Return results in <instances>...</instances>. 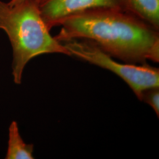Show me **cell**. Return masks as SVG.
I'll list each match as a JSON object with an SVG mask.
<instances>
[{"label": "cell", "mask_w": 159, "mask_h": 159, "mask_svg": "<svg viewBox=\"0 0 159 159\" xmlns=\"http://www.w3.org/2000/svg\"><path fill=\"white\" fill-rule=\"evenodd\" d=\"M0 29L6 32L11 44L12 75L18 84L25 66L34 57L52 53L70 56L63 44L51 36L41 16L39 3L34 0L14 5L0 1Z\"/></svg>", "instance_id": "7a4b0ae2"}, {"label": "cell", "mask_w": 159, "mask_h": 159, "mask_svg": "<svg viewBox=\"0 0 159 159\" xmlns=\"http://www.w3.org/2000/svg\"><path fill=\"white\" fill-rule=\"evenodd\" d=\"M142 100L149 104L155 111L157 116H159V89L155 87L144 91Z\"/></svg>", "instance_id": "52a82bcc"}, {"label": "cell", "mask_w": 159, "mask_h": 159, "mask_svg": "<svg viewBox=\"0 0 159 159\" xmlns=\"http://www.w3.org/2000/svg\"><path fill=\"white\" fill-rule=\"evenodd\" d=\"M125 11L159 30V0H124Z\"/></svg>", "instance_id": "5b68a950"}, {"label": "cell", "mask_w": 159, "mask_h": 159, "mask_svg": "<svg viewBox=\"0 0 159 159\" xmlns=\"http://www.w3.org/2000/svg\"><path fill=\"white\" fill-rule=\"evenodd\" d=\"M55 38L89 40L112 57L128 64L159 61V30L128 12L96 8L67 18Z\"/></svg>", "instance_id": "6da1fadb"}, {"label": "cell", "mask_w": 159, "mask_h": 159, "mask_svg": "<svg viewBox=\"0 0 159 159\" xmlns=\"http://www.w3.org/2000/svg\"><path fill=\"white\" fill-rule=\"evenodd\" d=\"M24 1H25V0H11V1L8 2V4H9L10 5H14V4H18V3H20V2H23ZM34 1H37L38 3H39L41 0H34Z\"/></svg>", "instance_id": "ba28073f"}, {"label": "cell", "mask_w": 159, "mask_h": 159, "mask_svg": "<svg viewBox=\"0 0 159 159\" xmlns=\"http://www.w3.org/2000/svg\"><path fill=\"white\" fill-rule=\"evenodd\" d=\"M66 48L70 56L111 71L123 80L142 100L144 91L159 87V70L146 63L137 66L116 61L111 56L91 42L85 39H71L60 42Z\"/></svg>", "instance_id": "3957f363"}, {"label": "cell", "mask_w": 159, "mask_h": 159, "mask_svg": "<svg viewBox=\"0 0 159 159\" xmlns=\"http://www.w3.org/2000/svg\"><path fill=\"white\" fill-rule=\"evenodd\" d=\"M34 146L26 144L20 136L17 123L13 121L9 127V139L6 159H33Z\"/></svg>", "instance_id": "8992f818"}, {"label": "cell", "mask_w": 159, "mask_h": 159, "mask_svg": "<svg viewBox=\"0 0 159 159\" xmlns=\"http://www.w3.org/2000/svg\"><path fill=\"white\" fill-rule=\"evenodd\" d=\"M39 7L50 30L67 18L91 9L117 8L126 11L124 0H41Z\"/></svg>", "instance_id": "277c9868"}]
</instances>
